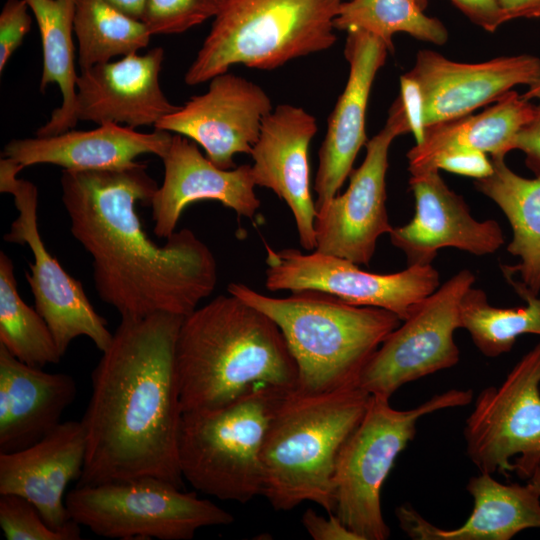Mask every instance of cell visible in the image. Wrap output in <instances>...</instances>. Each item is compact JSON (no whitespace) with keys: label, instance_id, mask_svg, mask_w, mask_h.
<instances>
[{"label":"cell","instance_id":"6da1fadb","mask_svg":"<svg viewBox=\"0 0 540 540\" xmlns=\"http://www.w3.org/2000/svg\"><path fill=\"white\" fill-rule=\"evenodd\" d=\"M60 185L70 231L92 258L97 294L121 319L186 316L214 291V254L193 231H175L158 245L143 229L136 205L150 204L159 187L146 164L63 170Z\"/></svg>","mask_w":540,"mask_h":540},{"label":"cell","instance_id":"7a4b0ae2","mask_svg":"<svg viewBox=\"0 0 540 540\" xmlns=\"http://www.w3.org/2000/svg\"><path fill=\"white\" fill-rule=\"evenodd\" d=\"M184 316L121 319L91 374L81 419L86 458L77 485L155 477L183 489V410L175 344Z\"/></svg>","mask_w":540,"mask_h":540},{"label":"cell","instance_id":"3957f363","mask_svg":"<svg viewBox=\"0 0 540 540\" xmlns=\"http://www.w3.org/2000/svg\"><path fill=\"white\" fill-rule=\"evenodd\" d=\"M175 368L183 413L224 406L261 385L287 390L298 385L280 328L230 293L183 317Z\"/></svg>","mask_w":540,"mask_h":540},{"label":"cell","instance_id":"277c9868","mask_svg":"<svg viewBox=\"0 0 540 540\" xmlns=\"http://www.w3.org/2000/svg\"><path fill=\"white\" fill-rule=\"evenodd\" d=\"M370 398L359 386L287 393L269 422L261 449V496L275 510L289 511L310 501L334 513L336 459Z\"/></svg>","mask_w":540,"mask_h":540},{"label":"cell","instance_id":"5b68a950","mask_svg":"<svg viewBox=\"0 0 540 540\" xmlns=\"http://www.w3.org/2000/svg\"><path fill=\"white\" fill-rule=\"evenodd\" d=\"M227 291L277 324L297 366L296 389L305 393L358 386L369 359L401 322L388 310L351 305L318 290L276 298L230 283Z\"/></svg>","mask_w":540,"mask_h":540},{"label":"cell","instance_id":"8992f818","mask_svg":"<svg viewBox=\"0 0 540 540\" xmlns=\"http://www.w3.org/2000/svg\"><path fill=\"white\" fill-rule=\"evenodd\" d=\"M342 0H225L185 73L189 86L210 81L236 64L273 70L321 52L337 40L334 19Z\"/></svg>","mask_w":540,"mask_h":540},{"label":"cell","instance_id":"52a82bcc","mask_svg":"<svg viewBox=\"0 0 540 540\" xmlns=\"http://www.w3.org/2000/svg\"><path fill=\"white\" fill-rule=\"evenodd\" d=\"M290 391L261 385L224 406L184 412L178 445L184 480L220 500L244 504L261 496L264 437Z\"/></svg>","mask_w":540,"mask_h":540},{"label":"cell","instance_id":"ba28073f","mask_svg":"<svg viewBox=\"0 0 540 540\" xmlns=\"http://www.w3.org/2000/svg\"><path fill=\"white\" fill-rule=\"evenodd\" d=\"M472 390H448L421 405L398 410L389 399L371 395L358 426L342 445L333 474L334 514L361 540L390 536L381 508V490L397 456L416 435L417 422L438 410L468 405Z\"/></svg>","mask_w":540,"mask_h":540},{"label":"cell","instance_id":"9c48e42d","mask_svg":"<svg viewBox=\"0 0 540 540\" xmlns=\"http://www.w3.org/2000/svg\"><path fill=\"white\" fill-rule=\"evenodd\" d=\"M72 520L118 539L190 540L204 527L234 517L208 499L155 477L76 485L65 498Z\"/></svg>","mask_w":540,"mask_h":540},{"label":"cell","instance_id":"30bf717a","mask_svg":"<svg viewBox=\"0 0 540 540\" xmlns=\"http://www.w3.org/2000/svg\"><path fill=\"white\" fill-rule=\"evenodd\" d=\"M540 342L503 382L478 395L466 420L464 438L480 473L540 476Z\"/></svg>","mask_w":540,"mask_h":540},{"label":"cell","instance_id":"8fae6325","mask_svg":"<svg viewBox=\"0 0 540 540\" xmlns=\"http://www.w3.org/2000/svg\"><path fill=\"white\" fill-rule=\"evenodd\" d=\"M23 167L15 161L0 159V192L14 197L18 215L3 239L27 245L33 256L26 280L30 285L35 309L47 322L57 346L64 355L71 342L88 337L103 352L113 333L107 321L90 303L81 282L68 274L47 250L38 227V190L30 181L17 178Z\"/></svg>","mask_w":540,"mask_h":540},{"label":"cell","instance_id":"7c38bea8","mask_svg":"<svg viewBox=\"0 0 540 540\" xmlns=\"http://www.w3.org/2000/svg\"><path fill=\"white\" fill-rule=\"evenodd\" d=\"M266 280L270 291L318 290L355 306L377 307L407 319L417 306L440 286L432 266L408 265L402 271L377 274L358 264L318 251L275 250L266 244Z\"/></svg>","mask_w":540,"mask_h":540},{"label":"cell","instance_id":"4fadbf2b","mask_svg":"<svg viewBox=\"0 0 540 540\" xmlns=\"http://www.w3.org/2000/svg\"><path fill=\"white\" fill-rule=\"evenodd\" d=\"M474 282V274L463 269L427 296L374 352L358 386L390 399L404 384L456 365L460 304Z\"/></svg>","mask_w":540,"mask_h":540},{"label":"cell","instance_id":"5bb4252c","mask_svg":"<svg viewBox=\"0 0 540 540\" xmlns=\"http://www.w3.org/2000/svg\"><path fill=\"white\" fill-rule=\"evenodd\" d=\"M406 133L410 129L398 97L384 127L367 141L366 156L350 173L347 190L317 210L315 251L369 264L378 238L393 229L386 209L388 153L393 140Z\"/></svg>","mask_w":540,"mask_h":540},{"label":"cell","instance_id":"9a60e30c","mask_svg":"<svg viewBox=\"0 0 540 540\" xmlns=\"http://www.w3.org/2000/svg\"><path fill=\"white\" fill-rule=\"evenodd\" d=\"M272 110L263 88L227 71L210 80L206 93L191 97L154 128L191 139L214 165L232 169L235 154L251 153Z\"/></svg>","mask_w":540,"mask_h":540},{"label":"cell","instance_id":"2e32d148","mask_svg":"<svg viewBox=\"0 0 540 540\" xmlns=\"http://www.w3.org/2000/svg\"><path fill=\"white\" fill-rule=\"evenodd\" d=\"M409 185L415 200L414 216L389 233L391 243L405 254L408 265L432 264L442 248L484 256L504 244L497 221L476 220L463 197L446 185L438 169L411 174Z\"/></svg>","mask_w":540,"mask_h":540},{"label":"cell","instance_id":"e0dca14e","mask_svg":"<svg viewBox=\"0 0 540 540\" xmlns=\"http://www.w3.org/2000/svg\"><path fill=\"white\" fill-rule=\"evenodd\" d=\"M407 73L421 88L427 128L470 115L516 85L534 84L540 80V59L523 54L460 63L435 51L421 50Z\"/></svg>","mask_w":540,"mask_h":540},{"label":"cell","instance_id":"ac0fdd59","mask_svg":"<svg viewBox=\"0 0 540 540\" xmlns=\"http://www.w3.org/2000/svg\"><path fill=\"white\" fill-rule=\"evenodd\" d=\"M313 115L301 107L281 104L264 118L250 155L256 186L272 190L290 208L300 245L315 249L317 208L310 190L309 146L317 132Z\"/></svg>","mask_w":540,"mask_h":540},{"label":"cell","instance_id":"d6986e66","mask_svg":"<svg viewBox=\"0 0 540 540\" xmlns=\"http://www.w3.org/2000/svg\"><path fill=\"white\" fill-rule=\"evenodd\" d=\"M389 52L378 37L362 30L347 32L344 55L349 74L342 94L329 116L319 150L314 182L317 210L337 195L353 170L355 158L366 145V111L373 81Z\"/></svg>","mask_w":540,"mask_h":540},{"label":"cell","instance_id":"ffe728a7","mask_svg":"<svg viewBox=\"0 0 540 540\" xmlns=\"http://www.w3.org/2000/svg\"><path fill=\"white\" fill-rule=\"evenodd\" d=\"M164 177L152 201L153 233L167 239L190 204L214 200L238 215L253 218L260 208L251 165L232 169L214 165L191 139L173 134L162 158Z\"/></svg>","mask_w":540,"mask_h":540},{"label":"cell","instance_id":"44dd1931","mask_svg":"<svg viewBox=\"0 0 540 540\" xmlns=\"http://www.w3.org/2000/svg\"><path fill=\"white\" fill-rule=\"evenodd\" d=\"M164 50L133 53L81 70L76 80V117L98 125L155 126L179 106L164 95L159 74Z\"/></svg>","mask_w":540,"mask_h":540},{"label":"cell","instance_id":"7402d4cb","mask_svg":"<svg viewBox=\"0 0 540 540\" xmlns=\"http://www.w3.org/2000/svg\"><path fill=\"white\" fill-rule=\"evenodd\" d=\"M86 435L80 421L61 422L35 444L0 452V494H15L33 503L45 522L61 530L73 523L64 493L79 480L86 458Z\"/></svg>","mask_w":540,"mask_h":540},{"label":"cell","instance_id":"603a6c76","mask_svg":"<svg viewBox=\"0 0 540 540\" xmlns=\"http://www.w3.org/2000/svg\"><path fill=\"white\" fill-rule=\"evenodd\" d=\"M172 137L165 130L143 133L132 127L106 123L87 131L68 130L47 137L12 139L5 145L2 156L23 168L52 164L72 171L115 170L132 166L143 154L162 159Z\"/></svg>","mask_w":540,"mask_h":540},{"label":"cell","instance_id":"cb8c5ba5","mask_svg":"<svg viewBox=\"0 0 540 540\" xmlns=\"http://www.w3.org/2000/svg\"><path fill=\"white\" fill-rule=\"evenodd\" d=\"M466 489L474 506L460 527L439 528L403 504L395 511L400 528L414 540H509L525 529L540 528V477L524 485L503 484L480 473Z\"/></svg>","mask_w":540,"mask_h":540},{"label":"cell","instance_id":"d4e9b609","mask_svg":"<svg viewBox=\"0 0 540 540\" xmlns=\"http://www.w3.org/2000/svg\"><path fill=\"white\" fill-rule=\"evenodd\" d=\"M76 394L70 375L30 366L0 344V452L21 450L44 438L61 423Z\"/></svg>","mask_w":540,"mask_h":540},{"label":"cell","instance_id":"484cf974","mask_svg":"<svg viewBox=\"0 0 540 540\" xmlns=\"http://www.w3.org/2000/svg\"><path fill=\"white\" fill-rule=\"evenodd\" d=\"M493 172L477 179L476 189L495 202L512 228L507 251L516 265L501 266L508 283L524 300L540 295V176L525 178L512 171L505 157H491Z\"/></svg>","mask_w":540,"mask_h":540},{"label":"cell","instance_id":"4316f807","mask_svg":"<svg viewBox=\"0 0 540 540\" xmlns=\"http://www.w3.org/2000/svg\"><path fill=\"white\" fill-rule=\"evenodd\" d=\"M535 106L511 90L477 115L426 128L424 139L407 153L411 174L426 170L433 159L448 150L470 149L505 157L513 150L517 133L536 114Z\"/></svg>","mask_w":540,"mask_h":540},{"label":"cell","instance_id":"83f0119b","mask_svg":"<svg viewBox=\"0 0 540 540\" xmlns=\"http://www.w3.org/2000/svg\"><path fill=\"white\" fill-rule=\"evenodd\" d=\"M33 13L41 37L43 67L40 91L57 84L61 105L51 113L49 121L36 131L47 137L66 132L78 122L75 113L76 80L75 47L73 42L76 0H26Z\"/></svg>","mask_w":540,"mask_h":540},{"label":"cell","instance_id":"f1b7e54d","mask_svg":"<svg viewBox=\"0 0 540 540\" xmlns=\"http://www.w3.org/2000/svg\"><path fill=\"white\" fill-rule=\"evenodd\" d=\"M74 34L80 70L146 48L151 33L146 24L105 0H76Z\"/></svg>","mask_w":540,"mask_h":540},{"label":"cell","instance_id":"f546056e","mask_svg":"<svg viewBox=\"0 0 540 540\" xmlns=\"http://www.w3.org/2000/svg\"><path fill=\"white\" fill-rule=\"evenodd\" d=\"M0 344L21 362L37 368L56 364L63 356L36 309L17 290L12 260L0 252Z\"/></svg>","mask_w":540,"mask_h":540},{"label":"cell","instance_id":"4dcf8cb0","mask_svg":"<svg viewBox=\"0 0 540 540\" xmlns=\"http://www.w3.org/2000/svg\"><path fill=\"white\" fill-rule=\"evenodd\" d=\"M423 11L414 0H348L338 9L334 28L370 33L381 39L389 52L394 51L392 38L398 32L436 45L445 44L446 27Z\"/></svg>","mask_w":540,"mask_h":540},{"label":"cell","instance_id":"1f68e13d","mask_svg":"<svg viewBox=\"0 0 540 540\" xmlns=\"http://www.w3.org/2000/svg\"><path fill=\"white\" fill-rule=\"evenodd\" d=\"M524 300V307H494L483 290L471 286L461 300L460 328L469 332L482 354L498 357L509 352L519 336L540 335V295Z\"/></svg>","mask_w":540,"mask_h":540},{"label":"cell","instance_id":"d6a6232c","mask_svg":"<svg viewBox=\"0 0 540 540\" xmlns=\"http://www.w3.org/2000/svg\"><path fill=\"white\" fill-rule=\"evenodd\" d=\"M0 526L7 540L81 539L78 523L73 521L64 529H53L33 503L15 494H0Z\"/></svg>","mask_w":540,"mask_h":540},{"label":"cell","instance_id":"836d02e7","mask_svg":"<svg viewBox=\"0 0 540 540\" xmlns=\"http://www.w3.org/2000/svg\"><path fill=\"white\" fill-rule=\"evenodd\" d=\"M225 0H146L142 21L151 35L180 34L214 18Z\"/></svg>","mask_w":540,"mask_h":540},{"label":"cell","instance_id":"e575fe53","mask_svg":"<svg viewBox=\"0 0 540 540\" xmlns=\"http://www.w3.org/2000/svg\"><path fill=\"white\" fill-rule=\"evenodd\" d=\"M26 0H7L0 14V72L31 29Z\"/></svg>","mask_w":540,"mask_h":540},{"label":"cell","instance_id":"d590c367","mask_svg":"<svg viewBox=\"0 0 540 540\" xmlns=\"http://www.w3.org/2000/svg\"><path fill=\"white\" fill-rule=\"evenodd\" d=\"M428 169H443L454 174L472 177L477 180L492 174L493 163L492 159H489L485 152L470 149H456L438 154L433 159Z\"/></svg>","mask_w":540,"mask_h":540},{"label":"cell","instance_id":"8d00e7d4","mask_svg":"<svg viewBox=\"0 0 540 540\" xmlns=\"http://www.w3.org/2000/svg\"><path fill=\"white\" fill-rule=\"evenodd\" d=\"M410 133L413 134L416 144L423 141L426 131L425 104L418 82L408 73L400 77V95Z\"/></svg>","mask_w":540,"mask_h":540},{"label":"cell","instance_id":"74e56055","mask_svg":"<svg viewBox=\"0 0 540 540\" xmlns=\"http://www.w3.org/2000/svg\"><path fill=\"white\" fill-rule=\"evenodd\" d=\"M301 521L314 540H361L334 513L328 514L326 518L309 508L302 515Z\"/></svg>","mask_w":540,"mask_h":540},{"label":"cell","instance_id":"f35d334b","mask_svg":"<svg viewBox=\"0 0 540 540\" xmlns=\"http://www.w3.org/2000/svg\"><path fill=\"white\" fill-rule=\"evenodd\" d=\"M469 20L488 32H494L505 17L498 0H450Z\"/></svg>","mask_w":540,"mask_h":540},{"label":"cell","instance_id":"ab89813d","mask_svg":"<svg viewBox=\"0 0 540 540\" xmlns=\"http://www.w3.org/2000/svg\"><path fill=\"white\" fill-rule=\"evenodd\" d=\"M513 150H520L525 154L526 166L536 176H540V106L535 116L517 133Z\"/></svg>","mask_w":540,"mask_h":540},{"label":"cell","instance_id":"60d3db41","mask_svg":"<svg viewBox=\"0 0 540 540\" xmlns=\"http://www.w3.org/2000/svg\"><path fill=\"white\" fill-rule=\"evenodd\" d=\"M506 22L517 18H539L540 0H498Z\"/></svg>","mask_w":540,"mask_h":540},{"label":"cell","instance_id":"b9f144b4","mask_svg":"<svg viewBox=\"0 0 540 540\" xmlns=\"http://www.w3.org/2000/svg\"><path fill=\"white\" fill-rule=\"evenodd\" d=\"M123 13L142 20L146 0H105Z\"/></svg>","mask_w":540,"mask_h":540},{"label":"cell","instance_id":"7bdbcfd3","mask_svg":"<svg viewBox=\"0 0 540 540\" xmlns=\"http://www.w3.org/2000/svg\"><path fill=\"white\" fill-rule=\"evenodd\" d=\"M522 97L526 100L538 99L540 103V80L529 86V89ZM540 106V104H539Z\"/></svg>","mask_w":540,"mask_h":540},{"label":"cell","instance_id":"ee69618b","mask_svg":"<svg viewBox=\"0 0 540 540\" xmlns=\"http://www.w3.org/2000/svg\"><path fill=\"white\" fill-rule=\"evenodd\" d=\"M417 5L422 9L424 10L426 7H427V4H428V0H414Z\"/></svg>","mask_w":540,"mask_h":540}]
</instances>
